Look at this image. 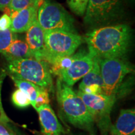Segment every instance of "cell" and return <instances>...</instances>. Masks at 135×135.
<instances>
[{"instance_id": "5b68a950", "label": "cell", "mask_w": 135, "mask_h": 135, "mask_svg": "<svg viewBox=\"0 0 135 135\" xmlns=\"http://www.w3.org/2000/svg\"><path fill=\"white\" fill-rule=\"evenodd\" d=\"M45 61L51 65L59 58L73 55L83 40L77 33L65 31H44Z\"/></svg>"}, {"instance_id": "ac0fdd59", "label": "cell", "mask_w": 135, "mask_h": 135, "mask_svg": "<svg viewBox=\"0 0 135 135\" xmlns=\"http://www.w3.org/2000/svg\"><path fill=\"white\" fill-rule=\"evenodd\" d=\"M11 101L15 106L20 108H25L31 105V101L28 96L19 89L13 93Z\"/></svg>"}, {"instance_id": "ffe728a7", "label": "cell", "mask_w": 135, "mask_h": 135, "mask_svg": "<svg viewBox=\"0 0 135 135\" xmlns=\"http://www.w3.org/2000/svg\"><path fill=\"white\" fill-rule=\"evenodd\" d=\"M70 9L78 16H84L89 0H66Z\"/></svg>"}, {"instance_id": "7c38bea8", "label": "cell", "mask_w": 135, "mask_h": 135, "mask_svg": "<svg viewBox=\"0 0 135 135\" xmlns=\"http://www.w3.org/2000/svg\"><path fill=\"white\" fill-rule=\"evenodd\" d=\"M39 6L29 7L15 12L10 15L11 25L9 30L15 33H21L27 31L35 20L37 19Z\"/></svg>"}, {"instance_id": "7a4b0ae2", "label": "cell", "mask_w": 135, "mask_h": 135, "mask_svg": "<svg viewBox=\"0 0 135 135\" xmlns=\"http://www.w3.org/2000/svg\"><path fill=\"white\" fill-rule=\"evenodd\" d=\"M57 101L64 119L76 128L94 132L95 121L84 101L72 88L58 78L56 86Z\"/></svg>"}, {"instance_id": "484cf974", "label": "cell", "mask_w": 135, "mask_h": 135, "mask_svg": "<svg viewBox=\"0 0 135 135\" xmlns=\"http://www.w3.org/2000/svg\"><path fill=\"white\" fill-rule=\"evenodd\" d=\"M41 1H44V0H41Z\"/></svg>"}, {"instance_id": "cb8c5ba5", "label": "cell", "mask_w": 135, "mask_h": 135, "mask_svg": "<svg viewBox=\"0 0 135 135\" xmlns=\"http://www.w3.org/2000/svg\"><path fill=\"white\" fill-rule=\"evenodd\" d=\"M11 0H0V10L4 11L11 2Z\"/></svg>"}, {"instance_id": "9c48e42d", "label": "cell", "mask_w": 135, "mask_h": 135, "mask_svg": "<svg viewBox=\"0 0 135 135\" xmlns=\"http://www.w3.org/2000/svg\"><path fill=\"white\" fill-rule=\"evenodd\" d=\"M94 60L95 57L91 55L88 51L80 50L74 53V60L70 67L63 71L58 78L66 85L72 87L91 70Z\"/></svg>"}, {"instance_id": "6da1fadb", "label": "cell", "mask_w": 135, "mask_h": 135, "mask_svg": "<svg viewBox=\"0 0 135 135\" xmlns=\"http://www.w3.org/2000/svg\"><path fill=\"white\" fill-rule=\"evenodd\" d=\"M133 30L128 25H106L86 35L89 53L99 59L126 58L133 43Z\"/></svg>"}, {"instance_id": "44dd1931", "label": "cell", "mask_w": 135, "mask_h": 135, "mask_svg": "<svg viewBox=\"0 0 135 135\" xmlns=\"http://www.w3.org/2000/svg\"><path fill=\"white\" fill-rule=\"evenodd\" d=\"M50 103V97L48 91L46 89H42L38 94L36 99L31 104L33 108L37 110L40 107Z\"/></svg>"}, {"instance_id": "30bf717a", "label": "cell", "mask_w": 135, "mask_h": 135, "mask_svg": "<svg viewBox=\"0 0 135 135\" xmlns=\"http://www.w3.org/2000/svg\"><path fill=\"white\" fill-rule=\"evenodd\" d=\"M25 41L28 44L33 58L45 61V46L44 31L36 19L27 30Z\"/></svg>"}, {"instance_id": "7402d4cb", "label": "cell", "mask_w": 135, "mask_h": 135, "mask_svg": "<svg viewBox=\"0 0 135 135\" xmlns=\"http://www.w3.org/2000/svg\"><path fill=\"white\" fill-rule=\"evenodd\" d=\"M11 25V17L5 13L0 18V30L9 29Z\"/></svg>"}, {"instance_id": "277c9868", "label": "cell", "mask_w": 135, "mask_h": 135, "mask_svg": "<svg viewBox=\"0 0 135 135\" xmlns=\"http://www.w3.org/2000/svg\"><path fill=\"white\" fill-rule=\"evenodd\" d=\"M7 70L10 76L33 83L48 91L53 89L50 66L45 61L34 58L9 61Z\"/></svg>"}, {"instance_id": "ba28073f", "label": "cell", "mask_w": 135, "mask_h": 135, "mask_svg": "<svg viewBox=\"0 0 135 135\" xmlns=\"http://www.w3.org/2000/svg\"><path fill=\"white\" fill-rule=\"evenodd\" d=\"M93 116L101 135H107L111 125V112L117 99L115 97L103 94H87L78 91Z\"/></svg>"}, {"instance_id": "8992f818", "label": "cell", "mask_w": 135, "mask_h": 135, "mask_svg": "<svg viewBox=\"0 0 135 135\" xmlns=\"http://www.w3.org/2000/svg\"><path fill=\"white\" fill-rule=\"evenodd\" d=\"M37 20L45 31H65L77 33L73 18L58 3L44 0L38 9Z\"/></svg>"}, {"instance_id": "9a60e30c", "label": "cell", "mask_w": 135, "mask_h": 135, "mask_svg": "<svg viewBox=\"0 0 135 135\" xmlns=\"http://www.w3.org/2000/svg\"><path fill=\"white\" fill-rule=\"evenodd\" d=\"M8 61L23 58H33L28 44L25 41L15 39L9 46L1 53Z\"/></svg>"}, {"instance_id": "2e32d148", "label": "cell", "mask_w": 135, "mask_h": 135, "mask_svg": "<svg viewBox=\"0 0 135 135\" xmlns=\"http://www.w3.org/2000/svg\"><path fill=\"white\" fill-rule=\"evenodd\" d=\"M10 76L14 81L15 85L18 88V89L21 90L28 96L31 101V105L35 101L40 92L42 89H45L31 82L19 79L18 78L13 76Z\"/></svg>"}, {"instance_id": "4fadbf2b", "label": "cell", "mask_w": 135, "mask_h": 135, "mask_svg": "<svg viewBox=\"0 0 135 135\" xmlns=\"http://www.w3.org/2000/svg\"><path fill=\"white\" fill-rule=\"evenodd\" d=\"M100 59L95 57L93 67L83 78L79 91L87 94H103V80L100 70Z\"/></svg>"}, {"instance_id": "8fae6325", "label": "cell", "mask_w": 135, "mask_h": 135, "mask_svg": "<svg viewBox=\"0 0 135 135\" xmlns=\"http://www.w3.org/2000/svg\"><path fill=\"white\" fill-rule=\"evenodd\" d=\"M43 135H61L63 128L50 104L37 109Z\"/></svg>"}, {"instance_id": "e0dca14e", "label": "cell", "mask_w": 135, "mask_h": 135, "mask_svg": "<svg viewBox=\"0 0 135 135\" xmlns=\"http://www.w3.org/2000/svg\"><path fill=\"white\" fill-rule=\"evenodd\" d=\"M41 1V0H11L5 9L7 10L9 15H11L30 6H40L39 4Z\"/></svg>"}, {"instance_id": "603a6c76", "label": "cell", "mask_w": 135, "mask_h": 135, "mask_svg": "<svg viewBox=\"0 0 135 135\" xmlns=\"http://www.w3.org/2000/svg\"><path fill=\"white\" fill-rule=\"evenodd\" d=\"M0 135H15L12 132L3 126L1 123H0Z\"/></svg>"}, {"instance_id": "d4e9b609", "label": "cell", "mask_w": 135, "mask_h": 135, "mask_svg": "<svg viewBox=\"0 0 135 135\" xmlns=\"http://www.w3.org/2000/svg\"><path fill=\"white\" fill-rule=\"evenodd\" d=\"M78 135H96L95 133L94 132H93V133H89L88 132V133H86V134H84V133H83V134H79Z\"/></svg>"}, {"instance_id": "3957f363", "label": "cell", "mask_w": 135, "mask_h": 135, "mask_svg": "<svg viewBox=\"0 0 135 135\" xmlns=\"http://www.w3.org/2000/svg\"><path fill=\"white\" fill-rule=\"evenodd\" d=\"M103 94L116 99L128 94L134 82L133 66L126 58L100 59Z\"/></svg>"}, {"instance_id": "52a82bcc", "label": "cell", "mask_w": 135, "mask_h": 135, "mask_svg": "<svg viewBox=\"0 0 135 135\" xmlns=\"http://www.w3.org/2000/svg\"><path fill=\"white\" fill-rule=\"evenodd\" d=\"M123 9L122 0H89L84 23L94 29L104 26L120 18Z\"/></svg>"}, {"instance_id": "5bb4252c", "label": "cell", "mask_w": 135, "mask_h": 135, "mask_svg": "<svg viewBox=\"0 0 135 135\" xmlns=\"http://www.w3.org/2000/svg\"><path fill=\"white\" fill-rule=\"evenodd\" d=\"M109 135H135V110L123 109L114 124H111Z\"/></svg>"}, {"instance_id": "d6986e66", "label": "cell", "mask_w": 135, "mask_h": 135, "mask_svg": "<svg viewBox=\"0 0 135 135\" xmlns=\"http://www.w3.org/2000/svg\"><path fill=\"white\" fill-rule=\"evenodd\" d=\"M15 39H16V33L9 29L0 30V53H2L7 50Z\"/></svg>"}]
</instances>
